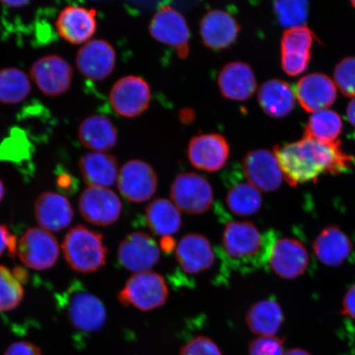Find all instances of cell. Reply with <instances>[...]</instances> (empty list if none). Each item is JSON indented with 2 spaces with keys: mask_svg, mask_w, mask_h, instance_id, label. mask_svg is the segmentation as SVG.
I'll use <instances>...</instances> for the list:
<instances>
[{
  "mask_svg": "<svg viewBox=\"0 0 355 355\" xmlns=\"http://www.w3.org/2000/svg\"><path fill=\"white\" fill-rule=\"evenodd\" d=\"M284 179L291 186L316 182L324 175H340L349 171L354 158L340 148L339 141L331 144L304 137L303 139L274 148Z\"/></svg>",
  "mask_w": 355,
  "mask_h": 355,
  "instance_id": "1",
  "label": "cell"
},
{
  "mask_svg": "<svg viewBox=\"0 0 355 355\" xmlns=\"http://www.w3.org/2000/svg\"><path fill=\"white\" fill-rule=\"evenodd\" d=\"M277 241L274 230L263 233L250 221L229 222L222 237L225 261L237 272H254L269 263Z\"/></svg>",
  "mask_w": 355,
  "mask_h": 355,
  "instance_id": "2",
  "label": "cell"
},
{
  "mask_svg": "<svg viewBox=\"0 0 355 355\" xmlns=\"http://www.w3.org/2000/svg\"><path fill=\"white\" fill-rule=\"evenodd\" d=\"M62 250L70 268L83 274L103 268L107 259L103 235L83 225L75 226L67 233Z\"/></svg>",
  "mask_w": 355,
  "mask_h": 355,
  "instance_id": "3",
  "label": "cell"
},
{
  "mask_svg": "<svg viewBox=\"0 0 355 355\" xmlns=\"http://www.w3.org/2000/svg\"><path fill=\"white\" fill-rule=\"evenodd\" d=\"M57 303L75 329L93 333L105 326L107 314L103 303L81 282L71 284L63 294L57 296Z\"/></svg>",
  "mask_w": 355,
  "mask_h": 355,
  "instance_id": "4",
  "label": "cell"
},
{
  "mask_svg": "<svg viewBox=\"0 0 355 355\" xmlns=\"http://www.w3.org/2000/svg\"><path fill=\"white\" fill-rule=\"evenodd\" d=\"M168 288L165 279L157 272L135 273L128 279L125 286L119 293V303L141 311H150L166 303Z\"/></svg>",
  "mask_w": 355,
  "mask_h": 355,
  "instance_id": "5",
  "label": "cell"
},
{
  "mask_svg": "<svg viewBox=\"0 0 355 355\" xmlns=\"http://www.w3.org/2000/svg\"><path fill=\"white\" fill-rule=\"evenodd\" d=\"M172 202L189 215H200L210 209L214 193L211 184L196 173H182L171 188Z\"/></svg>",
  "mask_w": 355,
  "mask_h": 355,
  "instance_id": "6",
  "label": "cell"
},
{
  "mask_svg": "<svg viewBox=\"0 0 355 355\" xmlns=\"http://www.w3.org/2000/svg\"><path fill=\"white\" fill-rule=\"evenodd\" d=\"M17 254L28 268L44 270L51 268L57 263L60 246L51 232L42 228H30L17 243Z\"/></svg>",
  "mask_w": 355,
  "mask_h": 355,
  "instance_id": "7",
  "label": "cell"
},
{
  "mask_svg": "<svg viewBox=\"0 0 355 355\" xmlns=\"http://www.w3.org/2000/svg\"><path fill=\"white\" fill-rule=\"evenodd\" d=\"M152 37L174 47L181 60L189 54L190 31L184 17L171 6H164L155 13L149 25Z\"/></svg>",
  "mask_w": 355,
  "mask_h": 355,
  "instance_id": "8",
  "label": "cell"
},
{
  "mask_svg": "<svg viewBox=\"0 0 355 355\" xmlns=\"http://www.w3.org/2000/svg\"><path fill=\"white\" fill-rule=\"evenodd\" d=\"M150 99L149 84L133 75L119 79L110 92V102L114 112L124 118L139 116L148 109Z\"/></svg>",
  "mask_w": 355,
  "mask_h": 355,
  "instance_id": "9",
  "label": "cell"
},
{
  "mask_svg": "<svg viewBox=\"0 0 355 355\" xmlns=\"http://www.w3.org/2000/svg\"><path fill=\"white\" fill-rule=\"evenodd\" d=\"M31 78L44 95L64 94L72 85L73 69L68 61L58 55L40 58L30 69Z\"/></svg>",
  "mask_w": 355,
  "mask_h": 355,
  "instance_id": "10",
  "label": "cell"
},
{
  "mask_svg": "<svg viewBox=\"0 0 355 355\" xmlns=\"http://www.w3.org/2000/svg\"><path fill=\"white\" fill-rule=\"evenodd\" d=\"M118 189L128 202L148 201L157 190L158 180L154 168L141 159H131L119 171Z\"/></svg>",
  "mask_w": 355,
  "mask_h": 355,
  "instance_id": "11",
  "label": "cell"
},
{
  "mask_svg": "<svg viewBox=\"0 0 355 355\" xmlns=\"http://www.w3.org/2000/svg\"><path fill=\"white\" fill-rule=\"evenodd\" d=\"M78 208L88 223L108 226L121 217L123 204L118 195L109 189L88 187L80 195Z\"/></svg>",
  "mask_w": 355,
  "mask_h": 355,
  "instance_id": "12",
  "label": "cell"
},
{
  "mask_svg": "<svg viewBox=\"0 0 355 355\" xmlns=\"http://www.w3.org/2000/svg\"><path fill=\"white\" fill-rule=\"evenodd\" d=\"M159 257L158 244L144 232L128 234L118 248L119 263L135 274L149 272L158 263Z\"/></svg>",
  "mask_w": 355,
  "mask_h": 355,
  "instance_id": "13",
  "label": "cell"
},
{
  "mask_svg": "<svg viewBox=\"0 0 355 355\" xmlns=\"http://www.w3.org/2000/svg\"><path fill=\"white\" fill-rule=\"evenodd\" d=\"M230 154L227 140L217 133L197 135L189 141V162L200 171L211 173L221 170L227 162Z\"/></svg>",
  "mask_w": 355,
  "mask_h": 355,
  "instance_id": "14",
  "label": "cell"
},
{
  "mask_svg": "<svg viewBox=\"0 0 355 355\" xmlns=\"http://www.w3.org/2000/svg\"><path fill=\"white\" fill-rule=\"evenodd\" d=\"M243 170L248 183L263 192H274L284 180L276 155L268 150L248 153L243 159Z\"/></svg>",
  "mask_w": 355,
  "mask_h": 355,
  "instance_id": "15",
  "label": "cell"
},
{
  "mask_svg": "<svg viewBox=\"0 0 355 355\" xmlns=\"http://www.w3.org/2000/svg\"><path fill=\"white\" fill-rule=\"evenodd\" d=\"M79 72L92 81L107 78L116 64V51L103 39H93L80 49L76 56Z\"/></svg>",
  "mask_w": 355,
  "mask_h": 355,
  "instance_id": "16",
  "label": "cell"
},
{
  "mask_svg": "<svg viewBox=\"0 0 355 355\" xmlns=\"http://www.w3.org/2000/svg\"><path fill=\"white\" fill-rule=\"evenodd\" d=\"M313 40L312 31L304 26L284 33L281 46L284 72L294 77L307 70Z\"/></svg>",
  "mask_w": 355,
  "mask_h": 355,
  "instance_id": "17",
  "label": "cell"
},
{
  "mask_svg": "<svg viewBox=\"0 0 355 355\" xmlns=\"http://www.w3.org/2000/svg\"><path fill=\"white\" fill-rule=\"evenodd\" d=\"M96 11L82 6H67L55 21L58 34L72 44H82L91 41L97 30Z\"/></svg>",
  "mask_w": 355,
  "mask_h": 355,
  "instance_id": "18",
  "label": "cell"
},
{
  "mask_svg": "<svg viewBox=\"0 0 355 355\" xmlns=\"http://www.w3.org/2000/svg\"><path fill=\"white\" fill-rule=\"evenodd\" d=\"M241 30V26L235 17L224 10H211L200 21L202 41L213 51L225 50L232 46Z\"/></svg>",
  "mask_w": 355,
  "mask_h": 355,
  "instance_id": "19",
  "label": "cell"
},
{
  "mask_svg": "<svg viewBox=\"0 0 355 355\" xmlns=\"http://www.w3.org/2000/svg\"><path fill=\"white\" fill-rule=\"evenodd\" d=\"M269 264L278 277L291 279L305 272L309 264L307 248L298 239L283 238L275 244Z\"/></svg>",
  "mask_w": 355,
  "mask_h": 355,
  "instance_id": "20",
  "label": "cell"
},
{
  "mask_svg": "<svg viewBox=\"0 0 355 355\" xmlns=\"http://www.w3.org/2000/svg\"><path fill=\"white\" fill-rule=\"evenodd\" d=\"M175 250L178 264L184 273L191 276L209 270L215 263L211 244L202 234L184 235L177 244Z\"/></svg>",
  "mask_w": 355,
  "mask_h": 355,
  "instance_id": "21",
  "label": "cell"
},
{
  "mask_svg": "<svg viewBox=\"0 0 355 355\" xmlns=\"http://www.w3.org/2000/svg\"><path fill=\"white\" fill-rule=\"evenodd\" d=\"M336 85L322 73L306 75L297 83L295 96L302 108L307 112L327 110L336 99Z\"/></svg>",
  "mask_w": 355,
  "mask_h": 355,
  "instance_id": "22",
  "label": "cell"
},
{
  "mask_svg": "<svg viewBox=\"0 0 355 355\" xmlns=\"http://www.w3.org/2000/svg\"><path fill=\"white\" fill-rule=\"evenodd\" d=\"M35 219L40 228L49 232H59L68 227L73 219V209L64 195L44 192L34 204Z\"/></svg>",
  "mask_w": 355,
  "mask_h": 355,
  "instance_id": "23",
  "label": "cell"
},
{
  "mask_svg": "<svg viewBox=\"0 0 355 355\" xmlns=\"http://www.w3.org/2000/svg\"><path fill=\"white\" fill-rule=\"evenodd\" d=\"M218 87L226 99L237 101L250 99L257 89L254 70L241 61L226 64L220 71Z\"/></svg>",
  "mask_w": 355,
  "mask_h": 355,
  "instance_id": "24",
  "label": "cell"
},
{
  "mask_svg": "<svg viewBox=\"0 0 355 355\" xmlns=\"http://www.w3.org/2000/svg\"><path fill=\"white\" fill-rule=\"evenodd\" d=\"M78 167L88 187L109 189L118 181L117 159L107 153H86L80 158Z\"/></svg>",
  "mask_w": 355,
  "mask_h": 355,
  "instance_id": "25",
  "label": "cell"
},
{
  "mask_svg": "<svg viewBox=\"0 0 355 355\" xmlns=\"http://www.w3.org/2000/svg\"><path fill=\"white\" fill-rule=\"evenodd\" d=\"M313 250L315 256L323 264L338 266L352 254V243L338 226L330 225L324 228L315 239Z\"/></svg>",
  "mask_w": 355,
  "mask_h": 355,
  "instance_id": "26",
  "label": "cell"
},
{
  "mask_svg": "<svg viewBox=\"0 0 355 355\" xmlns=\"http://www.w3.org/2000/svg\"><path fill=\"white\" fill-rule=\"evenodd\" d=\"M78 137L81 144L92 152L106 153L116 145L118 131L109 118L96 114L80 123Z\"/></svg>",
  "mask_w": 355,
  "mask_h": 355,
  "instance_id": "27",
  "label": "cell"
},
{
  "mask_svg": "<svg viewBox=\"0 0 355 355\" xmlns=\"http://www.w3.org/2000/svg\"><path fill=\"white\" fill-rule=\"evenodd\" d=\"M295 94L290 84L279 79L265 82L259 91V102L264 112L272 118H283L295 105Z\"/></svg>",
  "mask_w": 355,
  "mask_h": 355,
  "instance_id": "28",
  "label": "cell"
},
{
  "mask_svg": "<svg viewBox=\"0 0 355 355\" xmlns=\"http://www.w3.org/2000/svg\"><path fill=\"white\" fill-rule=\"evenodd\" d=\"M246 322L252 332L260 336H275L283 325V311L275 300H261L252 304L246 314Z\"/></svg>",
  "mask_w": 355,
  "mask_h": 355,
  "instance_id": "29",
  "label": "cell"
},
{
  "mask_svg": "<svg viewBox=\"0 0 355 355\" xmlns=\"http://www.w3.org/2000/svg\"><path fill=\"white\" fill-rule=\"evenodd\" d=\"M146 225L162 237L172 236L180 232L182 217L179 208L165 198L153 200L146 207Z\"/></svg>",
  "mask_w": 355,
  "mask_h": 355,
  "instance_id": "30",
  "label": "cell"
},
{
  "mask_svg": "<svg viewBox=\"0 0 355 355\" xmlns=\"http://www.w3.org/2000/svg\"><path fill=\"white\" fill-rule=\"evenodd\" d=\"M343 121L338 114L330 110H322L311 115L304 137L323 144H331L337 139L343 130Z\"/></svg>",
  "mask_w": 355,
  "mask_h": 355,
  "instance_id": "31",
  "label": "cell"
},
{
  "mask_svg": "<svg viewBox=\"0 0 355 355\" xmlns=\"http://www.w3.org/2000/svg\"><path fill=\"white\" fill-rule=\"evenodd\" d=\"M32 91L30 78L17 68L0 69V103L15 105L28 98Z\"/></svg>",
  "mask_w": 355,
  "mask_h": 355,
  "instance_id": "32",
  "label": "cell"
},
{
  "mask_svg": "<svg viewBox=\"0 0 355 355\" xmlns=\"http://www.w3.org/2000/svg\"><path fill=\"white\" fill-rule=\"evenodd\" d=\"M225 201L229 210L241 217L254 215L263 205L260 191L250 183L234 184L228 191Z\"/></svg>",
  "mask_w": 355,
  "mask_h": 355,
  "instance_id": "33",
  "label": "cell"
},
{
  "mask_svg": "<svg viewBox=\"0 0 355 355\" xmlns=\"http://www.w3.org/2000/svg\"><path fill=\"white\" fill-rule=\"evenodd\" d=\"M24 297L19 279L6 266L0 265V313L15 309Z\"/></svg>",
  "mask_w": 355,
  "mask_h": 355,
  "instance_id": "34",
  "label": "cell"
},
{
  "mask_svg": "<svg viewBox=\"0 0 355 355\" xmlns=\"http://www.w3.org/2000/svg\"><path fill=\"white\" fill-rule=\"evenodd\" d=\"M309 6L307 1H277L273 8L279 24L291 29L303 26L308 19Z\"/></svg>",
  "mask_w": 355,
  "mask_h": 355,
  "instance_id": "35",
  "label": "cell"
},
{
  "mask_svg": "<svg viewBox=\"0 0 355 355\" xmlns=\"http://www.w3.org/2000/svg\"><path fill=\"white\" fill-rule=\"evenodd\" d=\"M335 82L345 96L355 97V57L346 58L337 64Z\"/></svg>",
  "mask_w": 355,
  "mask_h": 355,
  "instance_id": "36",
  "label": "cell"
},
{
  "mask_svg": "<svg viewBox=\"0 0 355 355\" xmlns=\"http://www.w3.org/2000/svg\"><path fill=\"white\" fill-rule=\"evenodd\" d=\"M250 355H285L284 340L277 336H259L250 345Z\"/></svg>",
  "mask_w": 355,
  "mask_h": 355,
  "instance_id": "37",
  "label": "cell"
},
{
  "mask_svg": "<svg viewBox=\"0 0 355 355\" xmlns=\"http://www.w3.org/2000/svg\"><path fill=\"white\" fill-rule=\"evenodd\" d=\"M180 355H222L220 348L209 337H194L181 348Z\"/></svg>",
  "mask_w": 355,
  "mask_h": 355,
  "instance_id": "38",
  "label": "cell"
},
{
  "mask_svg": "<svg viewBox=\"0 0 355 355\" xmlns=\"http://www.w3.org/2000/svg\"><path fill=\"white\" fill-rule=\"evenodd\" d=\"M17 238L11 234L6 225L0 224V257L8 251V255L15 257L17 252Z\"/></svg>",
  "mask_w": 355,
  "mask_h": 355,
  "instance_id": "39",
  "label": "cell"
},
{
  "mask_svg": "<svg viewBox=\"0 0 355 355\" xmlns=\"http://www.w3.org/2000/svg\"><path fill=\"white\" fill-rule=\"evenodd\" d=\"M3 355H43L41 348L30 341L20 340L11 344Z\"/></svg>",
  "mask_w": 355,
  "mask_h": 355,
  "instance_id": "40",
  "label": "cell"
},
{
  "mask_svg": "<svg viewBox=\"0 0 355 355\" xmlns=\"http://www.w3.org/2000/svg\"><path fill=\"white\" fill-rule=\"evenodd\" d=\"M57 187L61 194L72 195L78 190V184L73 177L68 173H62L56 180Z\"/></svg>",
  "mask_w": 355,
  "mask_h": 355,
  "instance_id": "41",
  "label": "cell"
},
{
  "mask_svg": "<svg viewBox=\"0 0 355 355\" xmlns=\"http://www.w3.org/2000/svg\"><path fill=\"white\" fill-rule=\"evenodd\" d=\"M343 313L355 320V285L345 293L343 301Z\"/></svg>",
  "mask_w": 355,
  "mask_h": 355,
  "instance_id": "42",
  "label": "cell"
},
{
  "mask_svg": "<svg viewBox=\"0 0 355 355\" xmlns=\"http://www.w3.org/2000/svg\"><path fill=\"white\" fill-rule=\"evenodd\" d=\"M159 247H161L162 250L166 252V254H171L173 250H176L177 245L174 238L167 236L162 237Z\"/></svg>",
  "mask_w": 355,
  "mask_h": 355,
  "instance_id": "43",
  "label": "cell"
},
{
  "mask_svg": "<svg viewBox=\"0 0 355 355\" xmlns=\"http://www.w3.org/2000/svg\"><path fill=\"white\" fill-rule=\"evenodd\" d=\"M347 116L350 123L355 127V97L349 102L347 108Z\"/></svg>",
  "mask_w": 355,
  "mask_h": 355,
  "instance_id": "44",
  "label": "cell"
},
{
  "mask_svg": "<svg viewBox=\"0 0 355 355\" xmlns=\"http://www.w3.org/2000/svg\"><path fill=\"white\" fill-rule=\"evenodd\" d=\"M0 3L8 8H21L28 6V4L30 3L29 1H24V0H20V1H16V0H15V1L6 0V1H1Z\"/></svg>",
  "mask_w": 355,
  "mask_h": 355,
  "instance_id": "45",
  "label": "cell"
},
{
  "mask_svg": "<svg viewBox=\"0 0 355 355\" xmlns=\"http://www.w3.org/2000/svg\"><path fill=\"white\" fill-rule=\"evenodd\" d=\"M285 355H312L309 352H306V350L300 348H295L291 350H288Z\"/></svg>",
  "mask_w": 355,
  "mask_h": 355,
  "instance_id": "46",
  "label": "cell"
},
{
  "mask_svg": "<svg viewBox=\"0 0 355 355\" xmlns=\"http://www.w3.org/2000/svg\"><path fill=\"white\" fill-rule=\"evenodd\" d=\"M4 195H6V188H4L2 180H0V202H2Z\"/></svg>",
  "mask_w": 355,
  "mask_h": 355,
  "instance_id": "47",
  "label": "cell"
},
{
  "mask_svg": "<svg viewBox=\"0 0 355 355\" xmlns=\"http://www.w3.org/2000/svg\"><path fill=\"white\" fill-rule=\"evenodd\" d=\"M353 7L355 8V1L352 2Z\"/></svg>",
  "mask_w": 355,
  "mask_h": 355,
  "instance_id": "48",
  "label": "cell"
}]
</instances>
